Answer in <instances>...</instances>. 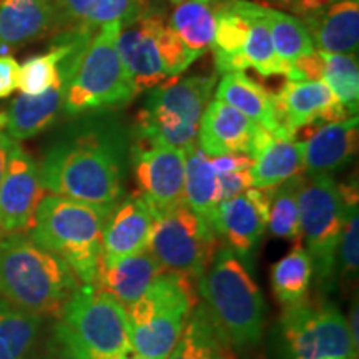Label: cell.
<instances>
[{
  "instance_id": "d6a6232c",
  "label": "cell",
  "mask_w": 359,
  "mask_h": 359,
  "mask_svg": "<svg viewBox=\"0 0 359 359\" xmlns=\"http://www.w3.org/2000/svg\"><path fill=\"white\" fill-rule=\"evenodd\" d=\"M320 52V50H318ZM321 53V80L333 90L349 115H358L359 65L358 53Z\"/></svg>"
},
{
  "instance_id": "d6986e66",
  "label": "cell",
  "mask_w": 359,
  "mask_h": 359,
  "mask_svg": "<svg viewBox=\"0 0 359 359\" xmlns=\"http://www.w3.org/2000/svg\"><path fill=\"white\" fill-rule=\"evenodd\" d=\"M275 97L283 122L294 137L304 127L351 116L323 80H286Z\"/></svg>"
},
{
  "instance_id": "4fadbf2b",
  "label": "cell",
  "mask_w": 359,
  "mask_h": 359,
  "mask_svg": "<svg viewBox=\"0 0 359 359\" xmlns=\"http://www.w3.org/2000/svg\"><path fill=\"white\" fill-rule=\"evenodd\" d=\"M133 175L143 200L156 215L183 203L185 151L167 145L135 140L130 147Z\"/></svg>"
},
{
  "instance_id": "f6af8a7d",
  "label": "cell",
  "mask_w": 359,
  "mask_h": 359,
  "mask_svg": "<svg viewBox=\"0 0 359 359\" xmlns=\"http://www.w3.org/2000/svg\"><path fill=\"white\" fill-rule=\"evenodd\" d=\"M183 2H188V0H170V4H173V6H178V4H183Z\"/></svg>"
},
{
  "instance_id": "52a82bcc",
  "label": "cell",
  "mask_w": 359,
  "mask_h": 359,
  "mask_svg": "<svg viewBox=\"0 0 359 359\" xmlns=\"http://www.w3.org/2000/svg\"><path fill=\"white\" fill-rule=\"evenodd\" d=\"M190 276L167 271L127 309L130 346L143 359H167L198 304Z\"/></svg>"
},
{
  "instance_id": "7dc6e473",
  "label": "cell",
  "mask_w": 359,
  "mask_h": 359,
  "mask_svg": "<svg viewBox=\"0 0 359 359\" xmlns=\"http://www.w3.org/2000/svg\"><path fill=\"white\" fill-rule=\"evenodd\" d=\"M50 359H57V358H50Z\"/></svg>"
},
{
  "instance_id": "cb8c5ba5",
  "label": "cell",
  "mask_w": 359,
  "mask_h": 359,
  "mask_svg": "<svg viewBox=\"0 0 359 359\" xmlns=\"http://www.w3.org/2000/svg\"><path fill=\"white\" fill-rule=\"evenodd\" d=\"M163 271L148 250L130 257L102 258L95 286L128 309L147 293Z\"/></svg>"
},
{
  "instance_id": "7a4b0ae2",
  "label": "cell",
  "mask_w": 359,
  "mask_h": 359,
  "mask_svg": "<svg viewBox=\"0 0 359 359\" xmlns=\"http://www.w3.org/2000/svg\"><path fill=\"white\" fill-rule=\"evenodd\" d=\"M80 286L74 269L29 233L0 238V299L12 308L58 318Z\"/></svg>"
},
{
  "instance_id": "8fae6325",
  "label": "cell",
  "mask_w": 359,
  "mask_h": 359,
  "mask_svg": "<svg viewBox=\"0 0 359 359\" xmlns=\"http://www.w3.org/2000/svg\"><path fill=\"white\" fill-rule=\"evenodd\" d=\"M219 248L212 224L185 203L156 217L148 251L161 268L200 280Z\"/></svg>"
},
{
  "instance_id": "e0dca14e",
  "label": "cell",
  "mask_w": 359,
  "mask_h": 359,
  "mask_svg": "<svg viewBox=\"0 0 359 359\" xmlns=\"http://www.w3.org/2000/svg\"><path fill=\"white\" fill-rule=\"evenodd\" d=\"M273 135L218 98L201 115L198 147L208 156L245 154L251 160Z\"/></svg>"
},
{
  "instance_id": "e575fe53",
  "label": "cell",
  "mask_w": 359,
  "mask_h": 359,
  "mask_svg": "<svg viewBox=\"0 0 359 359\" xmlns=\"http://www.w3.org/2000/svg\"><path fill=\"white\" fill-rule=\"evenodd\" d=\"M298 178H291L273 190L269 203L268 230L281 240L302 241V223L298 206Z\"/></svg>"
},
{
  "instance_id": "1f68e13d",
  "label": "cell",
  "mask_w": 359,
  "mask_h": 359,
  "mask_svg": "<svg viewBox=\"0 0 359 359\" xmlns=\"http://www.w3.org/2000/svg\"><path fill=\"white\" fill-rule=\"evenodd\" d=\"M264 17H266V24L269 29V35H271L276 58L281 64L283 70H285L286 77L290 67L298 58L309 55L316 48H314V43L311 37H309L306 27L293 13L266 6V8H264Z\"/></svg>"
},
{
  "instance_id": "8992f818",
  "label": "cell",
  "mask_w": 359,
  "mask_h": 359,
  "mask_svg": "<svg viewBox=\"0 0 359 359\" xmlns=\"http://www.w3.org/2000/svg\"><path fill=\"white\" fill-rule=\"evenodd\" d=\"M116 50L138 92L180 77L200 58L180 40L167 12L150 4L137 19L120 27Z\"/></svg>"
},
{
  "instance_id": "83f0119b",
  "label": "cell",
  "mask_w": 359,
  "mask_h": 359,
  "mask_svg": "<svg viewBox=\"0 0 359 359\" xmlns=\"http://www.w3.org/2000/svg\"><path fill=\"white\" fill-rule=\"evenodd\" d=\"M167 359H235V356L230 341L210 320L205 308L196 304Z\"/></svg>"
},
{
  "instance_id": "b9f144b4",
  "label": "cell",
  "mask_w": 359,
  "mask_h": 359,
  "mask_svg": "<svg viewBox=\"0 0 359 359\" xmlns=\"http://www.w3.org/2000/svg\"><path fill=\"white\" fill-rule=\"evenodd\" d=\"M268 2H275V4H280V6H283V7H291L293 6V4H296V2H299V0H268Z\"/></svg>"
},
{
  "instance_id": "6da1fadb",
  "label": "cell",
  "mask_w": 359,
  "mask_h": 359,
  "mask_svg": "<svg viewBox=\"0 0 359 359\" xmlns=\"http://www.w3.org/2000/svg\"><path fill=\"white\" fill-rule=\"evenodd\" d=\"M127 158V130L110 111H100L45 155L40 180L52 195L111 210L123 198Z\"/></svg>"
},
{
  "instance_id": "2e32d148",
  "label": "cell",
  "mask_w": 359,
  "mask_h": 359,
  "mask_svg": "<svg viewBox=\"0 0 359 359\" xmlns=\"http://www.w3.org/2000/svg\"><path fill=\"white\" fill-rule=\"evenodd\" d=\"M275 188H248L235 198L222 201L212 217L210 224L218 240L236 255H246L259 243L268 228L269 203Z\"/></svg>"
},
{
  "instance_id": "9c48e42d",
  "label": "cell",
  "mask_w": 359,
  "mask_h": 359,
  "mask_svg": "<svg viewBox=\"0 0 359 359\" xmlns=\"http://www.w3.org/2000/svg\"><path fill=\"white\" fill-rule=\"evenodd\" d=\"M217 85V75L170 79L150 88L137 120V140L187 151L196 145L201 115Z\"/></svg>"
},
{
  "instance_id": "60d3db41",
  "label": "cell",
  "mask_w": 359,
  "mask_h": 359,
  "mask_svg": "<svg viewBox=\"0 0 359 359\" xmlns=\"http://www.w3.org/2000/svg\"><path fill=\"white\" fill-rule=\"evenodd\" d=\"M358 320H359V316H358V304H354L353 309H351V316H349V320H346V321H348L349 333H351V338H353L354 344H356V346H358V338H359V334H358Z\"/></svg>"
},
{
  "instance_id": "f35d334b",
  "label": "cell",
  "mask_w": 359,
  "mask_h": 359,
  "mask_svg": "<svg viewBox=\"0 0 359 359\" xmlns=\"http://www.w3.org/2000/svg\"><path fill=\"white\" fill-rule=\"evenodd\" d=\"M20 65L12 55H0V98H6L19 87Z\"/></svg>"
},
{
  "instance_id": "f546056e",
  "label": "cell",
  "mask_w": 359,
  "mask_h": 359,
  "mask_svg": "<svg viewBox=\"0 0 359 359\" xmlns=\"http://www.w3.org/2000/svg\"><path fill=\"white\" fill-rule=\"evenodd\" d=\"M217 0H188L178 4L168 19L180 40L200 57L212 48L217 27Z\"/></svg>"
},
{
  "instance_id": "8d00e7d4",
  "label": "cell",
  "mask_w": 359,
  "mask_h": 359,
  "mask_svg": "<svg viewBox=\"0 0 359 359\" xmlns=\"http://www.w3.org/2000/svg\"><path fill=\"white\" fill-rule=\"evenodd\" d=\"M359 264V215L358 205L351 206L341 233L338 251H336V268L343 275H353Z\"/></svg>"
},
{
  "instance_id": "f1b7e54d",
  "label": "cell",
  "mask_w": 359,
  "mask_h": 359,
  "mask_svg": "<svg viewBox=\"0 0 359 359\" xmlns=\"http://www.w3.org/2000/svg\"><path fill=\"white\" fill-rule=\"evenodd\" d=\"M183 203L205 219H210L215 208L222 203L218 175L212 158L203 154L198 145H193L185 151Z\"/></svg>"
},
{
  "instance_id": "7bdbcfd3",
  "label": "cell",
  "mask_w": 359,
  "mask_h": 359,
  "mask_svg": "<svg viewBox=\"0 0 359 359\" xmlns=\"http://www.w3.org/2000/svg\"><path fill=\"white\" fill-rule=\"evenodd\" d=\"M114 359H143V358H140V356H138V354H135V353L132 351V353H127V354H123V356L114 358Z\"/></svg>"
},
{
  "instance_id": "4316f807",
  "label": "cell",
  "mask_w": 359,
  "mask_h": 359,
  "mask_svg": "<svg viewBox=\"0 0 359 359\" xmlns=\"http://www.w3.org/2000/svg\"><path fill=\"white\" fill-rule=\"evenodd\" d=\"M64 25L100 29L103 25H125L143 12L148 0H55Z\"/></svg>"
},
{
  "instance_id": "7402d4cb",
  "label": "cell",
  "mask_w": 359,
  "mask_h": 359,
  "mask_svg": "<svg viewBox=\"0 0 359 359\" xmlns=\"http://www.w3.org/2000/svg\"><path fill=\"white\" fill-rule=\"evenodd\" d=\"M217 98L253 120L259 127L278 138H294L286 128L278 109L275 93L268 92L262 83L243 72L223 74L217 87Z\"/></svg>"
},
{
  "instance_id": "603a6c76",
  "label": "cell",
  "mask_w": 359,
  "mask_h": 359,
  "mask_svg": "<svg viewBox=\"0 0 359 359\" xmlns=\"http://www.w3.org/2000/svg\"><path fill=\"white\" fill-rule=\"evenodd\" d=\"M64 25L55 0H0V55Z\"/></svg>"
},
{
  "instance_id": "5bb4252c",
  "label": "cell",
  "mask_w": 359,
  "mask_h": 359,
  "mask_svg": "<svg viewBox=\"0 0 359 359\" xmlns=\"http://www.w3.org/2000/svg\"><path fill=\"white\" fill-rule=\"evenodd\" d=\"M43 196L37 161L15 142L0 183V238L32 230Z\"/></svg>"
},
{
  "instance_id": "277c9868",
  "label": "cell",
  "mask_w": 359,
  "mask_h": 359,
  "mask_svg": "<svg viewBox=\"0 0 359 359\" xmlns=\"http://www.w3.org/2000/svg\"><path fill=\"white\" fill-rule=\"evenodd\" d=\"M210 320L235 346H251L262 338L264 299L257 281L235 251L219 246L198 280Z\"/></svg>"
},
{
  "instance_id": "d4e9b609",
  "label": "cell",
  "mask_w": 359,
  "mask_h": 359,
  "mask_svg": "<svg viewBox=\"0 0 359 359\" xmlns=\"http://www.w3.org/2000/svg\"><path fill=\"white\" fill-rule=\"evenodd\" d=\"M253 0H222L217 4V27L212 50L218 74L243 72L248 69L243 57V48L248 39Z\"/></svg>"
},
{
  "instance_id": "ba28073f",
  "label": "cell",
  "mask_w": 359,
  "mask_h": 359,
  "mask_svg": "<svg viewBox=\"0 0 359 359\" xmlns=\"http://www.w3.org/2000/svg\"><path fill=\"white\" fill-rule=\"evenodd\" d=\"M120 24L103 25L79 57L64 102L67 115L111 111L128 105L138 90L116 50Z\"/></svg>"
},
{
  "instance_id": "7c38bea8",
  "label": "cell",
  "mask_w": 359,
  "mask_h": 359,
  "mask_svg": "<svg viewBox=\"0 0 359 359\" xmlns=\"http://www.w3.org/2000/svg\"><path fill=\"white\" fill-rule=\"evenodd\" d=\"M283 333L293 359H356L358 346L346 318L330 303H302L285 306Z\"/></svg>"
},
{
  "instance_id": "3957f363",
  "label": "cell",
  "mask_w": 359,
  "mask_h": 359,
  "mask_svg": "<svg viewBox=\"0 0 359 359\" xmlns=\"http://www.w3.org/2000/svg\"><path fill=\"white\" fill-rule=\"evenodd\" d=\"M111 210L50 193L40 201L29 235L35 243L64 259L82 285H95L103 258V226Z\"/></svg>"
},
{
  "instance_id": "ffe728a7",
  "label": "cell",
  "mask_w": 359,
  "mask_h": 359,
  "mask_svg": "<svg viewBox=\"0 0 359 359\" xmlns=\"http://www.w3.org/2000/svg\"><path fill=\"white\" fill-rule=\"evenodd\" d=\"M156 217L155 210L140 195L120 200L103 226V258H122L147 251Z\"/></svg>"
},
{
  "instance_id": "30bf717a",
  "label": "cell",
  "mask_w": 359,
  "mask_h": 359,
  "mask_svg": "<svg viewBox=\"0 0 359 359\" xmlns=\"http://www.w3.org/2000/svg\"><path fill=\"white\" fill-rule=\"evenodd\" d=\"M358 188L339 185L331 175H299L298 206L302 241L313 259L314 271L327 281L336 269V251Z\"/></svg>"
},
{
  "instance_id": "ee69618b",
  "label": "cell",
  "mask_w": 359,
  "mask_h": 359,
  "mask_svg": "<svg viewBox=\"0 0 359 359\" xmlns=\"http://www.w3.org/2000/svg\"><path fill=\"white\" fill-rule=\"evenodd\" d=\"M7 308H8V304L4 302V299H0V318H2V314L6 313Z\"/></svg>"
},
{
  "instance_id": "ab89813d",
  "label": "cell",
  "mask_w": 359,
  "mask_h": 359,
  "mask_svg": "<svg viewBox=\"0 0 359 359\" xmlns=\"http://www.w3.org/2000/svg\"><path fill=\"white\" fill-rule=\"evenodd\" d=\"M15 140L7 133V115L6 111H0V183H2L4 173H6L8 155Z\"/></svg>"
},
{
  "instance_id": "836d02e7",
  "label": "cell",
  "mask_w": 359,
  "mask_h": 359,
  "mask_svg": "<svg viewBox=\"0 0 359 359\" xmlns=\"http://www.w3.org/2000/svg\"><path fill=\"white\" fill-rule=\"evenodd\" d=\"M43 318L8 304L0 318V359H25L40 333Z\"/></svg>"
},
{
  "instance_id": "4dcf8cb0",
  "label": "cell",
  "mask_w": 359,
  "mask_h": 359,
  "mask_svg": "<svg viewBox=\"0 0 359 359\" xmlns=\"http://www.w3.org/2000/svg\"><path fill=\"white\" fill-rule=\"evenodd\" d=\"M313 275V259L303 246V241H298L290 253L283 257L271 269L273 291L283 308L308 299Z\"/></svg>"
},
{
  "instance_id": "5b68a950",
  "label": "cell",
  "mask_w": 359,
  "mask_h": 359,
  "mask_svg": "<svg viewBox=\"0 0 359 359\" xmlns=\"http://www.w3.org/2000/svg\"><path fill=\"white\" fill-rule=\"evenodd\" d=\"M67 359H114L132 353L127 309L95 285H82L57 318Z\"/></svg>"
},
{
  "instance_id": "484cf974",
  "label": "cell",
  "mask_w": 359,
  "mask_h": 359,
  "mask_svg": "<svg viewBox=\"0 0 359 359\" xmlns=\"http://www.w3.org/2000/svg\"><path fill=\"white\" fill-rule=\"evenodd\" d=\"M304 173L303 148L294 138L271 137L253 156L251 165V187L276 188L281 183Z\"/></svg>"
},
{
  "instance_id": "44dd1931",
  "label": "cell",
  "mask_w": 359,
  "mask_h": 359,
  "mask_svg": "<svg viewBox=\"0 0 359 359\" xmlns=\"http://www.w3.org/2000/svg\"><path fill=\"white\" fill-rule=\"evenodd\" d=\"M358 115L338 122L316 125L302 140L306 175H331L341 170L358 154Z\"/></svg>"
},
{
  "instance_id": "74e56055",
  "label": "cell",
  "mask_w": 359,
  "mask_h": 359,
  "mask_svg": "<svg viewBox=\"0 0 359 359\" xmlns=\"http://www.w3.org/2000/svg\"><path fill=\"white\" fill-rule=\"evenodd\" d=\"M218 183L219 198H222V201L235 198V196L241 195V193L251 188L250 170H240V172L218 175Z\"/></svg>"
},
{
  "instance_id": "ac0fdd59",
  "label": "cell",
  "mask_w": 359,
  "mask_h": 359,
  "mask_svg": "<svg viewBox=\"0 0 359 359\" xmlns=\"http://www.w3.org/2000/svg\"><path fill=\"white\" fill-rule=\"evenodd\" d=\"M97 32V30H95ZM88 34L80 42L72 48L60 64V79L50 90L40 93V95H25L22 93L12 102L11 109L6 111L7 115V133L11 135L15 142L32 138L45 128H48L55 122L64 110V102L69 88L72 74H74L75 65H77L79 57L82 55L83 48L87 47L93 34Z\"/></svg>"
},
{
  "instance_id": "9a60e30c",
  "label": "cell",
  "mask_w": 359,
  "mask_h": 359,
  "mask_svg": "<svg viewBox=\"0 0 359 359\" xmlns=\"http://www.w3.org/2000/svg\"><path fill=\"white\" fill-rule=\"evenodd\" d=\"M290 11L306 27L316 50L358 53L359 0H299Z\"/></svg>"
},
{
  "instance_id": "bcb514c9",
  "label": "cell",
  "mask_w": 359,
  "mask_h": 359,
  "mask_svg": "<svg viewBox=\"0 0 359 359\" xmlns=\"http://www.w3.org/2000/svg\"><path fill=\"white\" fill-rule=\"evenodd\" d=\"M217 2H222V0H217Z\"/></svg>"
},
{
  "instance_id": "d590c367",
  "label": "cell",
  "mask_w": 359,
  "mask_h": 359,
  "mask_svg": "<svg viewBox=\"0 0 359 359\" xmlns=\"http://www.w3.org/2000/svg\"><path fill=\"white\" fill-rule=\"evenodd\" d=\"M266 6L258 4L255 6L253 17H251V27L248 39H246L243 57L248 69H255L262 77H273V75H285V70L278 62L275 48H273L271 35L264 17Z\"/></svg>"
}]
</instances>
